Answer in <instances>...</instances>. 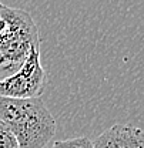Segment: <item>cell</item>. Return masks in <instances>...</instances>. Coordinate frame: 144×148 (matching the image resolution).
Wrapping results in <instances>:
<instances>
[{
	"mask_svg": "<svg viewBox=\"0 0 144 148\" xmlns=\"http://www.w3.org/2000/svg\"><path fill=\"white\" fill-rule=\"evenodd\" d=\"M52 148H94L93 141H90L87 137H76L69 140H61L56 141Z\"/></svg>",
	"mask_w": 144,
	"mask_h": 148,
	"instance_id": "cell-5",
	"label": "cell"
},
{
	"mask_svg": "<svg viewBox=\"0 0 144 148\" xmlns=\"http://www.w3.org/2000/svg\"><path fill=\"white\" fill-rule=\"evenodd\" d=\"M46 84V71L40 61V51H33L26 63L10 77L0 80V97L7 98H37Z\"/></svg>",
	"mask_w": 144,
	"mask_h": 148,
	"instance_id": "cell-3",
	"label": "cell"
},
{
	"mask_svg": "<svg viewBox=\"0 0 144 148\" xmlns=\"http://www.w3.org/2000/svg\"><path fill=\"white\" fill-rule=\"evenodd\" d=\"M33 51H40V38L32 14L0 3V80L16 73Z\"/></svg>",
	"mask_w": 144,
	"mask_h": 148,
	"instance_id": "cell-2",
	"label": "cell"
},
{
	"mask_svg": "<svg viewBox=\"0 0 144 148\" xmlns=\"http://www.w3.org/2000/svg\"><path fill=\"white\" fill-rule=\"evenodd\" d=\"M0 148H20L16 137L3 123H0Z\"/></svg>",
	"mask_w": 144,
	"mask_h": 148,
	"instance_id": "cell-6",
	"label": "cell"
},
{
	"mask_svg": "<svg viewBox=\"0 0 144 148\" xmlns=\"http://www.w3.org/2000/svg\"><path fill=\"white\" fill-rule=\"evenodd\" d=\"M0 123L12 131L20 148H44L56 134V120L41 97H0Z\"/></svg>",
	"mask_w": 144,
	"mask_h": 148,
	"instance_id": "cell-1",
	"label": "cell"
},
{
	"mask_svg": "<svg viewBox=\"0 0 144 148\" xmlns=\"http://www.w3.org/2000/svg\"><path fill=\"white\" fill-rule=\"evenodd\" d=\"M94 148H144V131L131 124H114L94 141Z\"/></svg>",
	"mask_w": 144,
	"mask_h": 148,
	"instance_id": "cell-4",
	"label": "cell"
}]
</instances>
